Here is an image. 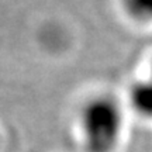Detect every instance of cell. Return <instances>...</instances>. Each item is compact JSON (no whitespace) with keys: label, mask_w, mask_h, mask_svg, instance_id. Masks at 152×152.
<instances>
[{"label":"cell","mask_w":152,"mask_h":152,"mask_svg":"<svg viewBox=\"0 0 152 152\" xmlns=\"http://www.w3.org/2000/svg\"><path fill=\"white\" fill-rule=\"evenodd\" d=\"M125 125L124 109L117 99L97 93L86 99L77 111V131L85 152H115Z\"/></svg>","instance_id":"cell-1"},{"label":"cell","mask_w":152,"mask_h":152,"mask_svg":"<svg viewBox=\"0 0 152 152\" xmlns=\"http://www.w3.org/2000/svg\"><path fill=\"white\" fill-rule=\"evenodd\" d=\"M128 107L137 117L142 120H152V79L144 77L134 80L127 90Z\"/></svg>","instance_id":"cell-2"},{"label":"cell","mask_w":152,"mask_h":152,"mask_svg":"<svg viewBox=\"0 0 152 152\" xmlns=\"http://www.w3.org/2000/svg\"><path fill=\"white\" fill-rule=\"evenodd\" d=\"M125 16L137 24H152V0H121Z\"/></svg>","instance_id":"cell-3"},{"label":"cell","mask_w":152,"mask_h":152,"mask_svg":"<svg viewBox=\"0 0 152 152\" xmlns=\"http://www.w3.org/2000/svg\"><path fill=\"white\" fill-rule=\"evenodd\" d=\"M148 77L152 79V58H151V62H149V75H148Z\"/></svg>","instance_id":"cell-4"},{"label":"cell","mask_w":152,"mask_h":152,"mask_svg":"<svg viewBox=\"0 0 152 152\" xmlns=\"http://www.w3.org/2000/svg\"><path fill=\"white\" fill-rule=\"evenodd\" d=\"M0 145H1V140H0Z\"/></svg>","instance_id":"cell-5"}]
</instances>
